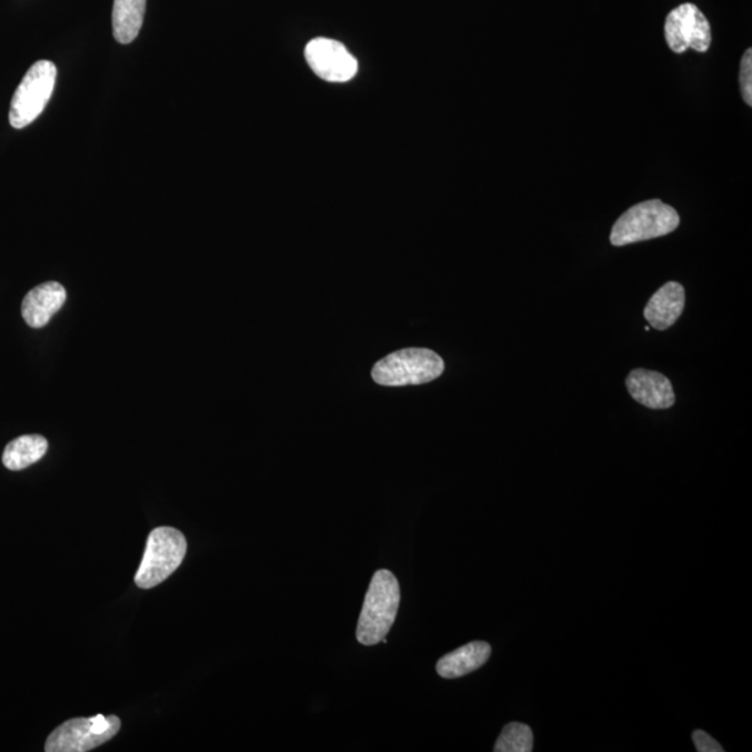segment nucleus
<instances>
[{
    "mask_svg": "<svg viewBox=\"0 0 752 752\" xmlns=\"http://www.w3.org/2000/svg\"><path fill=\"white\" fill-rule=\"evenodd\" d=\"M399 606L398 579L389 570H380L373 574L357 625V640L360 644L377 645L387 639L397 620Z\"/></svg>",
    "mask_w": 752,
    "mask_h": 752,
    "instance_id": "1",
    "label": "nucleus"
},
{
    "mask_svg": "<svg viewBox=\"0 0 752 752\" xmlns=\"http://www.w3.org/2000/svg\"><path fill=\"white\" fill-rule=\"evenodd\" d=\"M679 224L680 217L673 207L661 200L640 202L625 211L613 224L611 243L623 247L662 238L673 233Z\"/></svg>",
    "mask_w": 752,
    "mask_h": 752,
    "instance_id": "2",
    "label": "nucleus"
},
{
    "mask_svg": "<svg viewBox=\"0 0 752 752\" xmlns=\"http://www.w3.org/2000/svg\"><path fill=\"white\" fill-rule=\"evenodd\" d=\"M444 371L442 357L428 349H404L378 361L372 380L382 387L422 385L438 380Z\"/></svg>",
    "mask_w": 752,
    "mask_h": 752,
    "instance_id": "3",
    "label": "nucleus"
},
{
    "mask_svg": "<svg viewBox=\"0 0 752 752\" xmlns=\"http://www.w3.org/2000/svg\"><path fill=\"white\" fill-rule=\"evenodd\" d=\"M187 541L179 530L159 527L148 537L144 558L136 574V584L150 590L163 583L183 563Z\"/></svg>",
    "mask_w": 752,
    "mask_h": 752,
    "instance_id": "4",
    "label": "nucleus"
},
{
    "mask_svg": "<svg viewBox=\"0 0 752 752\" xmlns=\"http://www.w3.org/2000/svg\"><path fill=\"white\" fill-rule=\"evenodd\" d=\"M57 77V66L49 60H38L31 66L10 106L9 120L14 129H24L40 117L51 100Z\"/></svg>",
    "mask_w": 752,
    "mask_h": 752,
    "instance_id": "5",
    "label": "nucleus"
},
{
    "mask_svg": "<svg viewBox=\"0 0 752 752\" xmlns=\"http://www.w3.org/2000/svg\"><path fill=\"white\" fill-rule=\"evenodd\" d=\"M122 722L114 715L71 719L49 735L47 752H87L106 744L119 733Z\"/></svg>",
    "mask_w": 752,
    "mask_h": 752,
    "instance_id": "6",
    "label": "nucleus"
},
{
    "mask_svg": "<svg viewBox=\"0 0 752 752\" xmlns=\"http://www.w3.org/2000/svg\"><path fill=\"white\" fill-rule=\"evenodd\" d=\"M665 38L674 53H684L689 49L704 53L712 42L711 24L695 4H680L668 14Z\"/></svg>",
    "mask_w": 752,
    "mask_h": 752,
    "instance_id": "7",
    "label": "nucleus"
},
{
    "mask_svg": "<svg viewBox=\"0 0 752 752\" xmlns=\"http://www.w3.org/2000/svg\"><path fill=\"white\" fill-rule=\"evenodd\" d=\"M305 59L312 71L329 82H348L359 70V63L348 48L329 38L312 40L305 48Z\"/></svg>",
    "mask_w": 752,
    "mask_h": 752,
    "instance_id": "8",
    "label": "nucleus"
},
{
    "mask_svg": "<svg viewBox=\"0 0 752 752\" xmlns=\"http://www.w3.org/2000/svg\"><path fill=\"white\" fill-rule=\"evenodd\" d=\"M625 387L629 389L630 397L636 403L645 405L646 409L666 410L676 402L672 382L656 371L636 368L629 373Z\"/></svg>",
    "mask_w": 752,
    "mask_h": 752,
    "instance_id": "9",
    "label": "nucleus"
},
{
    "mask_svg": "<svg viewBox=\"0 0 752 752\" xmlns=\"http://www.w3.org/2000/svg\"><path fill=\"white\" fill-rule=\"evenodd\" d=\"M66 298V289L58 282H47L40 284L29 292L21 305L27 325L40 329L47 325L52 317L62 309Z\"/></svg>",
    "mask_w": 752,
    "mask_h": 752,
    "instance_id": "10",
    "label": "nucleus"
},
{
    "mask_svg": "<svg viewBox=\"0 0 752 752\" xmlns=\"http://www.w3.org/2000/svg\"><path fill=\"white\" fill-rule=\"evenodd\" d=\"M685 305V290L678 282H669L652 295L644 310L650 327L666 331L682 317Z\"/></svg>",
    "mask_w": 752,
    "mask_h": 752,
    "instance_id": "11",
    "label": "nucleus"
},
{
    "mask_svg": "<svg viewBox=\"0 0 752 752\" xmlns=\"http://www.w3.org/2000/svg\"><path fill=\"white\" fill-rule=\"evenodd\" d=\"M492 648L488 642L474 641L460 646L439 660L437 671L443 679H459L484 666L490 660Z\"/></svg>",
    "mask_w": 752,
    "mask_h": 752,
    "instance_id": "12",
    "label": "nucleus"
},
{
    "mask_svg": "<svg viewBox=\"0 0 752 752\" xmlns=\"http://www.w3.org/2000/svg\"><path fill=\"white\" fill-rule=\"evenodd\" d=\"M147 9V0H114L113 36L120 43L133 42L140 34Z\"/></svg>",
    "mask_w": 752,
    "mask_h": 752,
    "instance_id": "13",
    "label": "nucleus"
},
{
    "mask_svg": "<svg viewBox=\"0 0 752 752\" xmlns=\"http://www.w3.org/2000/svg\"><path fill=\"white\" fill-rule=\"evenodd\" d=\"M48 441L41 435H23L10 442L3 452V464L12 471L27 469L46 455Z\"/></svg>",
    "mask_w": 752,
    "mask_h": 752,
    "instance_id": "14",
    "label": "nucleus"
},
{
    "mask_svg": "<svg viewBox=\"0 0 752 752\" xmlns=\"http://www.w3.org/2000/svg\"><path fill=\"white\" fill-rule=\"evenodd\" d=\"M534 749V734L523 723H509L497 741V752H530Z\"/></svg>",
    "mask_w": 752,
    "mask_h": 752,
    "instance_id": "15",
    "label": "nucleus"
},
{
    "mask_svg": "<svg viewBox=\"0 0 752 752\" xmlns=\"http://www.w3.org/2000/svg\"><path fill=\"white\" fill-rule=\"evenodd\" d=\"M740 88L746 106H752V49H746L740 64Z\"/></svg>",
    "mask_w": 752,
    "mask_h": 752,
    "instance_id": "16",
    "label": "nucleus"
},
{
    "mask_svg": "<svg viewBox=\"0 0 752 752\" xmlns=\"http://www.w3.org/2000/svg\"><path fill=\"white\" fill-rule=\"evenodd\" d=\"M693 740L696 751L723 752L722 745L719 744L715 739H712L710 734L702 732V730H696V732H694Z\"/></svg>",
    "mask_w": 752,
    "mask_h": 752,
    "instance_id": "17",
    "label": "nucleus"
}]
</instances>
